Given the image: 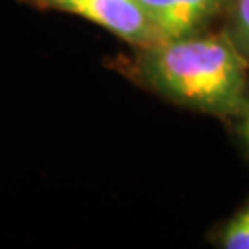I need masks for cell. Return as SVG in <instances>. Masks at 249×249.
Listing matches in <instances>:
<instances>
[{
  "label": "cell",
  "instance_id": "6da1fadb",
  "mask_svg": "<svg viewBox=\"0 0 249 249\" xmlns=\"http://www.w3.org/2000/svg\"><path fill=\"white\" fill-rule=\"evenodd\" d=\"M107 67L174 106L222 122L240 109L249 92V65L220 30L131 46Z\"/></svg>",
  "mask_w": 249,
  "mask_h": 249
},
{
  "label": "cell",
  "instance_id": "7a4b0ae2",
  "mask_svg": "<svg viewBox=\"0 0 249 249\" xmlns=\"http://www.w3.org/2000/svg\"><path fill=\"white\" fill-rule=\"evenodd\" d=\"M37 9L65 11L94 22L129 46H144L162 41L137 0H18Z\"/></svg>",
  "mask_w": 249,
  "mask_h": 249
},
{
  "label": "cell",
  "instance_id": "3957f363",
  "mask_svg": "<svg viewBox=\"0 0 249 249\" xmlns=\"http://www.w3.org/2000/svg\"><path fill=\"white\" fill-rule=\"evenodd\" d=\"M162 39L218 30L225 0H137Z\"/></svg>",
  "mask_w": 249,
  "mask_h": 249
},
{
  "label": "cell",
  "instance_id": "277c9868",
  "mask_svg": "<svg viewBox=\"0 0 249 249\" xmlns=\"http://www.w3.org/2000/svg\"><path fill=\"white\" fill-rule=\"evenodd\" d=\"M209 244L222 249H249V196L246 201L209 231Z\"/></svg>",
  "mask_w": 249,
  "mask_h": 249
},
{
  "label": "cell",
  "instance_id": "5b68a950",
  "mask_svg": "<svg viewBox=\"0 0 249 249\" xmlns=\"http://www.w3.org/2000/svg\"><path fill=\"white\" fill-rule=\"evenodd\" d=\"M218 30L249 65V0H225Z\"/></svg>",
  "mask_w": 249,
  "mask_h": 249
},
{
  "label": "cell",
  "instance_id": "8992f818",
  "mask_svg": "<svg viewBox=\"0 0 249 249\" xmlns=\"http://www.w3.org/2000/svg\"><path fill=\"white\" fill-rule=\"evenodd\" d=\"M223 124L236 144V148L249 160V92L240 109L227 120H223Z\"/></svg>",
  "mask_w": 249,
  "mask_h": 249
}]
</instances>
